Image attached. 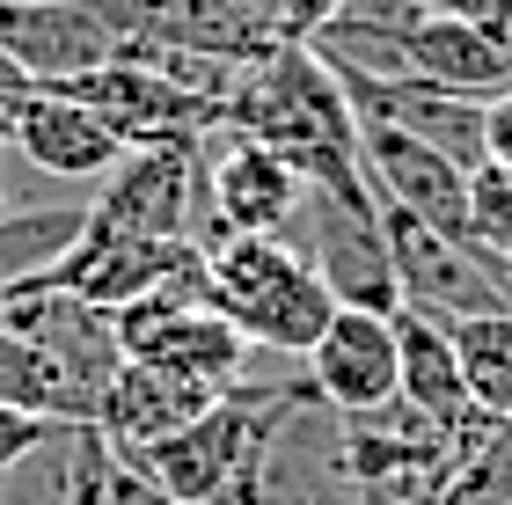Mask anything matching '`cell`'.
<instances>
[{
	"instance_id": "obj_28",
	"label": "cell",
	"mask_w": 512,
	"mask_h": 505,
	"mask_svg": "<svg viewBox=\"0 0 512 505\" xmlns=\"http://www.w3.org/2000/svg\"><path fill=\"white\" fill-rule=\"evenodd\" d=\"M0 213H22V205H15V198H8V191H0Z\"/></svg>"
},
{
	"instance_id": "obj_25",
	"label": "cell",
	"mask_w": 512,
	"mask_h": 505,
	"mask_svg": "<svg viewBox=\"0 0 512 505\" xmlns=\"http://www.w3.org/2000/svg\"><path fill=\"white\" fill-rule=\"evenodd\" d=\"M103 505H183V498H169L147 469H132L125 454L103 447Z\"/></svg>"
},
{
	"instance_id": "obj_18",
	"label": "cell",
	"mask_w": 512,
	"mask_h": 505,
	"mask_svg": "<svg viewBox=\"0 0 512 505\" xmlns=\"http://www.w3.org/2000/svg\"><path fill=\"white\" fill-rule=\"evenodd\" d=\"M469 403L483 418H512V308H483V315H454L447 323Z\"/></svg>"
},
{
	"instance_id": "obj_19",
	"label": "cell",
	"mask_w": 512,
	"mask_h": 505,
	"mask_svg": "<svg viewBox=\"0 0 512 505\" xmlns=\"http://www.w3.org/2000/svg\"><path fill=\"white\" fill-rule=\"evenodd\" d=\"M0 403L44 410V418H59V425H88V410H81L74 388H66V374L8 323H0Z\"/></svg>"
},
{
	"instance_id": "obj_27",
	"label": "cell",
	"mask_w": 512,
	"mask_h": 505,
	"mask_svg": "<svg viewBox=\"0 0 512 505\" xmlns=\"http://www.w3.org/2000/svg\"><path fill=\"white\" fill-rule=\"evenodd\" d=\"M403 505H447V491H417V498H403Z\"/></svg>"
},
{
	"instance_id": "obj_22",
	"label": "cell",
	"mask_w": 512,
	"mask_h": 505,
	"mask_svg": "<svg viewBox=\"0 0 512 505\" xmlns=\"http://www.w3.org/2000/svg\"><path fill=\"white\" fill-rule=\"evenodd\" d=\"M469 242L491 249L498 264H512V169L505 162L469 169Z\"/></svg>"
},
{
	"instance_id": "obj_12",
	"label": "cell",
	"mask_w": 512,
	"mask_h": 505,
	"mask_svg": "<svg viewBox=\"0 0 512 505\" xmlns=\"http://www.w3.org/2000/svg\"><path fill=\"white\" fill-rule=\"evenodd\" d=\"M395 396H403L410 410H425V418L447 432L454 447V469L469 462V447L491 432V418L469 403V381H461V359H454V337L439 315L425 308H395Z\"/></svg>"
},
{
	"instance_id": "obj_21",
	"label": "cell",
	"mask_w": 512,
	"mask_h": 505,
	"mask_svg": "<svg viewBox=\"0 0 512 505\" xmlns=\"http://www.w3.org/2000/svg\"><path fill=\"white\" fill-rule=\"evenodd\" d=\"M447 505H512V418H491L469 462L447 476Z\"/></svg>"
},
{
	"instance_id": "obj_9",
	"label": "cell",
	"mask_w": 512,
	"mask_h": 505,
	"mask_svg": "<svg viewBox=\"0 0 512 505\" xmlns=\"http://www.w3.org/2000/svg\"><path fill=\"white\" fill-rule=\"evenodd\" d=\"M59 96H74L81 110H96V118L118 132L125 147H147V140H205V132L220 125V110L191 96V88H176L161 66H147L139 52H118L103 66H88L74 81H52Z\"/></svg>"
},
{
	"instance_id": "obj_11",
	"label": "cell",
	"mask_w": 512,
	"mask_h": 505,
	"mask_svg": "<svg viewBox=\"0 0 512 505\" xmlns=\"http://www.w3.org/2000/svg\"><path fill=\"white\" fill-rule=\"evenodd\" d=\"M300 176L286 154L249 140L235 125L205 132V205H213V235H278L300 205Z\"/></svg>"
},
{
	"instance_id": "obj_13",
	"label": "cell",
	"mask_w": 512,
	"mask_h": 505,
	"mask_svg": "<svg viewBox=\"0 0 512 505\" xmlns=\"http://www.w3.org/2000/svg\"><path fill=\"white\" fill-rule=\"evenodd\" d=\"M227 388H205V381H183L169 366H147V359H125L118 374L103 381L96 410H88V432L110 447V454H139L154 440H169L176 425H191L198 410H213Z\"/></svg>"
},
{
	"instance_id": "obj_6",
	"label": "cell",
	"mask_w": 512,
	"mask_h": 505,
	"mask_svg": "<svg viewBox=\"0 0 512 505\" xmlns=\"http://www.w3.org/2000/svg\"><path fill=\"white\" fill-rule=\"evenodd\" d=\"M300 257L315 264V279L330 286L337 308H374L395 315V271H388V242H381V220H374V198H337L322 183H300V205L293 220L278 227Z\"/></svg>"
},
{
	"instance_id": "obj_26",
	"label": "cell",
	"mask_w": 512,
	"mask_h": 505,
	"mask_svg": "<svg viewBox=\"0 0 512 505\" xmlns=\"http://www.w3.org/2000/svg\"><path fill=\"white\" fill-rule=\"evenodd\" d=\"M483 162L512 169V88H498V96L483 103Z\"/></svg>"
},
{
	"instance_id": "obj_2",
	"label": "cell",
	"mask_w": 512,
	"mask_h": 505,
	"mask_svg": "<svg viewBox=\"0 0 512 505\" xmlns=\"http://www.w3.org/2000/svg\"><path fill=\"white\" fill-rule=\"evenodd\" d=\"M205 293L256 352L308 359V344L330 323V286L286 235H227L205 249Z\"/></svg>"
},
{
	"instance_id": "obj_14",
	"label": "cell",
	"mask_w": 512,
	"mask_h": 505,
	"mask_svg": "<svg viewBox=\"0 0 512 505\" xmlns=\"http://www.w3.org/2000/svg\"><path fill=\"white\" fill-rule=\"evenodd\" d=\"M8 147L52 183H103L125 154L118 132H110L96 110H81L74 96H59V88H22Z\"/></svg>"
},
{
	"instance_id": "obj_5",
	"label": "cell",
	"mask_w": 512,
	"mask_h": 505,
	"mask_svg": "<svg viewBox=\"0 0 512 505\" xmlns=\"http://www.w3.org/2000/svg\"><path fill=\"white\" fill-rule=\"evenodd\" d=\"M147 37V0H0V52L30 88L74 81Z\"/></svg>"
},
{
	"instance_id": "obj_7",
	"label": "cell",
	"mask_w": 512,
	"mask_h": 505,
	"mask_svg": "<svg viewBox=\"0 0 512 505\" xmlns=\"http://www.w3.org/2000/svg\"><path fill=\"white\" fill-rule=\"evenodd\" d=\"M344 462H352V484L366 505H403L417 491H447L454 476V447L425 410H410L403 396H388L374 410H344Z\"/></svg>"
},
{
	"instance_id": "obj_10",
	"label": "cell",
	"mask_w": 512,
	"mask_h": 505,
	"mask_svg": "<svg viewBox=\"0 0 512 505\" xmlns=\"http://www.w3.org/2000/svg\"><path fill=\"white\" fill-rule=\"evenodd\" d=\"M359 118V176L366 191L403 205V213L432 220L439 235H469V169L454 162V154L425 147L417 132L388 125V118H366V110H352Z\"/></svg>"
},
{
	"instance_id": "obj_3",
	"label": "cell",
	"mask_w": 512,
	"mask_h": 505,
	"mask_svg": "<svg viewBox=\"0 0 512 505\" xmlns=\"http://www.w3.org/2000/svg\"><path fill=\"white\" fill-rule=\"evenodd\" d=\"M88 213L103 227H125V235L147 242H191L213 249V205H205V140H147L125 147L118 169L96 183Z\"/></svg>"
},
{
	"instance_id": "obj_8",
	"label": "cell",
	"mask_w": 512,
	"mask_h": 505,
	"mask_svg": "<svg viewBox=\"0 0 512 505\" xmlns=\"http://www.w3.org/2000/svg\"><path fill=\"white\" fill-rule=\"evenodd\" d=\"M205 249L191 242H147V235H125V227H103L96 213L81 220V235L59 249L44 271H30L22 286H44V293H74V301H96V308H125L139 293L169 286L176 271H191Z\"/></svg>"
},
{
	"instance_id": "obj_20",
	"label": "cell",
	"mask_w": 512,
	"mask_h": 505,
	"mask_svg": "<svg viewBox=\"0 0 512 505\" xmlns=\"http://www.w3.org/2000/svg\"><path fill=\"white\" fill-rule=\"evenodd\" d=\"M81 220H88V205H22V213H0V293L52 264L81 235Z\"/></svg>"
},
{
	"instance_id": "obj_16",
	"label": "cell",
	"mask_w": 512,
	"mask_h": 505,
	"mask_svg": "<svg viewBox=\"0 0 512 505\" xmlns=\"http://www.w3.org/2000/svg\"><path fill=\"white\" fill-rule=\"evenodd\" d=\"M410 74L491 103L498 88H512V44L483 15H425L410 30Z\"/></svg>"
},
{
	"instance_id": "obj_15",
	"label": "cell",
	"mask_w": 512,
	"mask_h": 505,
	"mask_svg": "<svg viewBox=\"0 0 512 505\" xmlns=\"http://www.w3.org/2000/svg\"><path fill=\"white\" fill-rule=\"evenodd\" d=\"M308 388L337 410H374L395 396V323L374 308H330L322 337L308 344Z\"/></svg>"
},
{
	"instance_id": "obj_1",
	"label": "cell",
	"mask_w": 512,
	"mask_h": 505,
	"mask_svg": "<svg viewBox=\"0 0 512 505\" xmlns=\"http://www.w3.org/2000/svg\"><path fill=\"white\" fill-rule=\"evenodd\" d=\"M235 132L264 140L271 154L322 183L337 198H374L359 176V118L344 103V81L330 74V59L315 44H271L264 59H249L235 88H227V110H220Z\"/></svg>"
},
{
	"instance_id": "obj_17",
	"label": "cell",
	"mask_w": 512,
	"mask_h": 505,
	"mask_svg": "<svg viewBox=\"0 0 512 505\" xmlns=\"http://www.w3.org/2000/svg\"><path fill=\"white\" fill-rule=\"evenodd\" d=\"M147 37L205 52V59H227V66H249L278 44L271 22L249 0H147Z\"/></svg>"
},
{
	"instance_id": "obj_23",
	"label": "cell",
	"mask_w": 512,
	"mask_h": 505,
	"mask_svg": "<svg viewBox=\"0 0 512 505\" xmlns=\"http://www.w3.org/2000/svg\"><path fill=\"white\" fill-rule=\"evenodd\" d=\"M59 418H44V410H15V403H0V476H15L22 462H37L44 447L59 440Z\"/></svg>"
},
{
	"instance_id": "obj_24",
	"label": "cell",
	"mask_w": 512,
	"mask_h": 505,
	"mask_svg": "<svg viewBox=\"0 0 512 505\" xmlns=\"http://www.w3.org/2000/svg\"><path fill=\"white\" fill-rule=\"evenodd\" d=\"M249 8L271 22V37H278V44H308L322 22L337 15V0H249Z\"/></svg>"
},
{
	"instance_id": "obj_4",
	"label": "cell",
	"mask_w": 512,
	"mask_h": 505,
	"mask_svg": "<svg viewBox=\"0 0 512 505\" xmlns=\"http://www.w3.org/2000/svg\"><path fill=\"white\" fill-rule=\"evenodd\" d=\"M374 220H381L395 301L403 308H425L439 323L483 315V308H512V264H498L491 249H476L469 235H439L432 220H417L388 198H374Z\"/></svg>"
}]
</instances>
